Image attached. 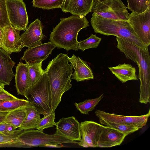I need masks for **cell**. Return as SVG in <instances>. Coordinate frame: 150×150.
Listing matches in <instances>:
<instances>
[{
  "mask_svg": "<svg viewBox=\"0 0 150 150\" xmlns=\"http://www.w3.org/2000/svg\"><path fill=\"white\" fill-rule=\"evenodd\" d=\"M67 54L60 53L50 61L45 70L49 81L52 98V108L55 111L64 93L72 87L71 82L73 68L69 64Z\"/></svg>",
  "mask_w": 150,
  "mask_h": 150,
  "instance_id": "1",
  "label": "cell"
},
{
  "mask_svg": "<svg viewBox=\"0 0 150 150\" xmlns=\"http://www.w3.org/2000/svg\"><path fill=\"white\" fill-rule=\"evenodd\" d=\"M117 48L127 59L136 63L139 69L140 82L139 101L146 104L150 100V57L149 49L144 50L137 45L116 37Z\"/></svg>",
  "mask_w": 150,
  "mask_h": 150,
  "instance_id": "2",
  "label": "cell"
},
{
  "mask_svg": "<svg viewBox=\"0 0 150 150\" xmlns=\"http://www.w3.org/2000/svg\"><path fill=\"white\" fill-rule=\"evenodd\" d=\"M89 25L85 17L72 15L61 18L59 23L53 28L49 40L59 48L77 51L79 49L78 33L81 29Z\"/></svg>",
  "mask_w": 150,
  "mask_h": 150,
  "instance_id": "3",
  "label": "cell"
},
{
  "mask_svg": "<svg viewBox=\"0 0 150 150\" xmlns=\"http://www.w3.org/2000/svg\"><path fill=\"white\" fill-rule=\"evenodd\" d=\"M91 23L94 32L105 35H113L146 50L148 49L134 32L129 21L104 18L93 13Z\"/></svg>",
  "mask_w": 150,
  "mask_h": 150,
  "instance_id": "4",
  "label": "cell"
},
{
  "mask_svg": "<svg viewBox=\"0 0 150 150\" xmlns=\"http://www.w3.org/2000/svg\"><path fill=\"white\" fill-rule=\"evenodd\" d=\"M24 96L40 114L44 115L51 112L53 110L51 91L45 70L38 82L26 90Z\"/></svg>",
  "mask_w": 150,
  "mask_h": 150,
  "instance_id": "5",
  "label": "cell"
},
{
  "mask_svg": "<svg viewBox=\"0 0 150 150\" xmlns=\"http://www.w3.org/2000/svg\"><path fill=\"white\" fill-rule=\"evenodd\" d=\"M17 144L25 147H61L59 145L66 143L77 144L56 133L48 134L36 130H23L16 137Z\"/></svg>",
  "mask_w": 150,
  "mask_h": 150,
  "instance_id": "6",
  "label": "cell"
},
{
  "mask_svg": "<svg viewBox=\"0 0 150 150\" xmlns=\"http://www.w3.org/2000/svg\"><path fill=\"white\" fill-rule=\"evenodd\" d=\"M91 12L101 17L114 20L128 21L129 13L121 0L96 1Z\"/></svg>",
  "mask_w": 150,
  "mask_h": 150,
  "instance_id": "7",
  "label": "cell"
},
{
  "mask_svg": "<svg viewBox=\"0 0 150 150\" xmlns=\"http://www.w3.org/2000/svg\"><path fill=\"white\" fill-rule=\"evenodd\" d=\"M6 5L10 24L18 30H25L28 18L25 4L23 0H6Z\"/></svg>",
  "mask_w": 150,
  "mask_h": 150,
  "instance_id": "8",
  "label": "cell"
},
{
  "mask_svg": "<svg viewBox=\"0 0 150 150\" xmlns=\"http://www.w3.org/2000/svg\"><path fill=\"white\" fill-rule=\"evenodd\" d=\"M129 21L137 36L146 46L150 44V5L144 12L129 13Z\"/></svg>",
  "mask_w": 150,
  "mask_h": 150,
  "instance_id": "9",
  "label": "cell"
},
{
  "mask_svg": "<svg viewBox=\"0 0 150 150\" xmlns=\"http://www.w3.org/2000/svg\"><path fill=\"white\" fill-rule=\"evenodd\" d=\"M95 114L99 122H107L124 124L136 127L139 129L145 126L150 115V110L146 114L139 116H125L111 114L97 110Z\"/></svg>",
  "mask_w": 150,
  "mask_h": 150,
  "instance_id": "10",
  "label": "cell"
},
{
  "mask_svg": "<svg viewBox=\"0 0 150 150\" xmlns=\"http://www.w3.org/2000/svg\"><path fill=\"white\" fill-rule=\"evenodd\" d=\"M103 125L91 121L80 123L81 139L78 144L85 147H98V143Z\"/></svg>",
  "mask_w": 150,
  "mask_h": 150,
  "instance_id": "11",
  "label": "cell"
},
{
  "mask_svg": "<svg viewBox=\"0 0 150 150\" xmlns=\"http://www.w3.org/2000/svg\"><path fill=\"white\" fill-rule=\"evenodd\" d=\"M80 123L74 116L63 117L57 122L56 133L72 141L81 139Z\"/></svg>",
  "mask_w": 150,
  "mask_h": 150,
  "instance_id": "12",
  "label": "cell"
},
{
  "mask_svg": "<svg viewBox=\"0 0 150 150\" xmlns=\"http://www.w3.org/2000/svg\"><path fill=\"white\" fill-rule=\"evenodd\" d=\"M3 29L1 48L9 54L12 53L21 51L23 47L20 31L16 30L10 24L4 27Z\"/></svg>",
  "mask_w": 150,
  "mask_h": 150,
  "instance_id": "13",
  "label": "cell"
},
{
  "mask_svg": "<svg viewBox=\"0 0 150 150\" xmlns=\"http://www.w3.org/2000/svg\"><path fill=\"white\" fill-rule=\"evenodd\" d=\"M42 29L41 22L39 19L31 23L20 35L22 47L30 48L41 44L44 36Z\"/></svg>",
  "mask_w": 150,
  "mask_h": 150,
  "instance_id": "14",
  "label": "cell"
},
{
  "mask_svg": "<svg viewBox=\"0 0 150 150\" xmlns=\"http://www.w3.org/2000/svg\"><path fill=\"white\" fill-rule=\"evenodd\" d=\"M56 47L50 41L28 48L25 51L21 59L24 60L27 63L30 62H42L48 57Z\"/></svg>",
  "mask_w": 150,
  "mask_h": 150,
  "instance_id": "15",
  "label": "cell"
},
{
  "mask_svg": "<svg viewBox=\"0 0 150 150\" xmlns=\"http://www.w3.org/2000/svg\"><path fill=\"white\" fill-rule=\"evenodd\" d=\"M127 135L112 128L103 126L98 147L108 148L120 145Z\"/></svg>",
  "mask_w": 150,
  "mask_h": 150,
  "instance_id": "16",
  "label": "cell"
},
{
  "mask_svg": "<svg viewBox=\"0 0 150 150\" xmlns=\"http://www.w3.org/2000/svg\"><path fill=\"white\" fill-rule=\"evenodd\" d=\"M67 58L70 65L74 70L72 75V79L77 82L94 79L92 71L86 62L74 54L71 57L68 56Z\"/></svg>",
  "mask_w": 150,
  "mask_h": 150,
  "instance_id": "17",
  "label": "cell"
},
{
  "mask_svg": "<svg viewBox=\"0 0 150 150\" xmlns=\"http://www.w3.org/2000/svg\"><path fill=\"white\" fill-rule=\"evenodd\" d=\"M15 64L9 54L0 48V83L10 85L14 76L12 69Z\"/></svg>",
  "mask_w": 150,
  "mask_h": 150,
  "instance_id": "18",
  "label": "cell"
},
{
  "mask_svg": "<svg viewBox=\"0 0 150 150\" xmlns=\"http://www.w3.org/2000/svg\"><path fill=\"white\" fill-rule=\"evenodd\" d=\"M28 64L20 62L16 67L14 75L15 86L18 95L24 96L26 90L30 86L28 75Z\"/></svg>",
  "mask_w": 150,
  "mask_h": 150,
  "instance_id": "19",
  "label": "cell"
},
{
  "mask_svg": "<svg viewBox=\"0 0 150 150\" xmlns=\"http://www.w3.org/2000/svg\"><path fill=\"white\" fill-rule=\"evenodd\" d=\"M95 0H70L66 12L81 17H85L91 12Z\"/></svg>",
  "mask_w": 150,
  "mask_h": 150,
  "instance_id": "20",
  "label": "cell"
},
{
  "mask_svg": "<svg viewBox=\"0 0 150 150\" xmlns=\"http://www.w3.org/2000/svg\"><path fill=\"white\" fill-rule=\"evenodd\" d=\"M108 68L122 83L129 80L138 79L135 68L131 64L124 63L114 67H109Z\"/></svg>",
  "mask_w": 150,
  "mask_h": 150,
  "instance_id": "21",
  "label": "cell"
},
{
  "mask_svg": "<svg viewBox=\"0 0 150 150\" xmlns=\"http://www.w3.org/2000/svg\"><path fill=\"white\" fill-rule=\"evenodd\" d=\"M25 108L26 115L19 129L27 130L35 128L41 118L40 114L29 102Z\"/></svg>",
  "mask_w": 150,
  "mask_h": 150,
  "instance_id": "22",
  "label": "cell"
},
{
  "mask_svg": "<svg viewBox=\"0 0 150 150\" xmlns=\"http://www.w3.org/2000/svg\"><path fill=\"white\" fill-rule=\"evenodd\" d=\"M25 107H21L8 112L3 123L10 124L16 129L19 128L25 117Z\"/></svg>",
  "mask_w": 150,
  "mask_h": 150,
  "instance_id": "23",
  "label": "cell"
},
{
  "mask_svg": "<svg viewBox=\"0 0 150 150\" xmlns=\"http://www.w3.org/2000/svg\"><path fill=\"white\" fill-rule=\"evenodd\" d=\"M42 62H30L27 63L28 65V75L30 86L38 82L44 72V70L42 67Z\"/></svg>",
  "mask_w": 150,
  "mask_h": 150,
  "instance_id": "24",
  "label": "cell"
},
{
  "mask_svg": "<svg viewBox=\"0 0 150 150\" xmlns=\"http://www.w3.org/2000/svg\"><path fill=\"white\" fill-rule=\"evenodd\" d=\"M29 103L27 100L17 98L0 100V112H9L18 108L25 106Z\"/></svg>",
  "mask_w": 150,
  "mask_h": 150,
  "instance_id": "25",
  "label": "cell"
},
{
  "mask_svg": "<svg viewBox=\"0 0 150 150\" xmlns=\"http://www.w3.org/2000/svg\"><path fill=\"white\" fill-rule=\"evenodd\" d=\"M103 97V94L98 98L86 100L78 103H75L74 105L81 113L89 114V112L92 111Z\"/></svg>",
  "mask_w": 150,
  "mask_h": 150,
  "instance_id": "26",
  "label": "cell"
},
{
  "mask_svg": "<svg viewBox=\"0 0 150 150\" xmlns=\"http://www.w3.org/2000/svg\"><path fill=\"white\" fill-rule=\"evenodd\" d=\"M64 0H33V6L43 9L61 8Z\"/></svg>",
  "mask_w": 150,
  "mask_h": 150,
  "instance_id": "27",
  "label": "cell"
},
{
  "mask_svg": "<svg viewBox=\"0 0 150 150\" xmlns=\"http://www.w3.org/2000/svg\"><path fill=\"white\" fill-rule=\"evenodd\" d=\"M127 8L132 12L141 13L150 5V0H127Z\"/></svg>",
  "mask_w": 150,
  "mask_h": 150,
  "instance_id": "28",
  "label": "cell"
},
{
  "mask_svg": "<svg viewBox=\"0 0 150 150\" xmlns=\"http://www.w3.org/2000/svg\"><path fill=\"white\" fill-rule=\"evenodd\" d=\"M100 123V124L115 129L127 136L139 129L136 127L122 123L107 122H102Z\"/></svg>",
  "mask_w": 150,
  "mask_h": 150,
  "instance_id": "29",
  "label": "cell"
},
{
  "mask_svg": "<svg viewBox=\"0 0 150 150\" xmlns=\"http://www.w3.org/2000/svg\"><path fill=\"white\" fill-rule=\"evenodd\" d=\"M55 111L52 110L49 114L44 115L40 118L35 128L43 132L44 129L52 127L55 125Z\"/></svg>",
  "mask_w": 150,
  "mask_h": 150,
  "instance_id": "30",
  "label": "cell"
},
{
  "mask_svg": "<svg viewBox=\"0 0 150 150\" xmlns=\"http://www.w3.org/2000/svg\"><path fill=\"white\" fill-rule=\"evenodd\" d=\"M101 40V38L97 37L96 35L91 34L88 38L79 42V48L84 51L87 49L96 48Z\"/></svg>",
  "mask_w": 150,
  "mask_h": 150,
  "instance_id": "31",
  "label": "cell"
},
{
  "mask_svg": "<svg viewBox=\"0 0 150 150\" xmlns=\"http://www.w3.org/2000/svg\"><path fill=\"white\" fill-rule=\"evenodd\" d=\"M23 130L20 129L15 130L9 133H0V143L10 145L17 144L16 137Z\"/></svg>",
  "mask_w": 150,
  "mask_h": 150,
  "instance_id": "32",
  "label": "cell"
},
{
  "mask_svg": "<svg viewBox=\"0 0 150 150\" xmlns=\"http://www.w3.org/2000/svg\"><path fill=\"white\" fill-rule=\"evenodd\" d=\"M6 0H0V26L2 28L10 24L7 13Z\"/></svg>",
  "mask_w": 150,
  "mask_h": 150,
  "instance_id": "33",
  "label": "cell"
},
{
  "mask_svg": "<svg viewBox=\"0 0 150 150\" xmlns=\"http://www.w3.org/2000/svg\"><path fill=\"white\" fill-rule=\"evenodd\" d=\"M16 129L12 125L7 123L0 124V133H9L14 131Z\"/></svg>",
  "mask_w": 150,
  "mask_h": 150,
  "instance_id": "34",
  "label": "cell"
},
{
  "mask_svg": "<svg viewBox=\"0 0 150 150\" xmlns=\"http://www.w3.org/2000/svg\"><path fill=\"white\" fill-rule=\"evenodd\" d=\"M17 98L8 93L4 89L0 90V100L4 99H12Z\"/></svg>",
  "mask_w": 150,
  "mask_h": 150,
  "instance_id": "35",
  "label": "cell"
},
{
  "mask_svg": "<svg viewBox=\"0 0 150 150\" xmlns=\"http://www.w3.org/2000/svg\"><path fill=\"white\" fill-rule=\"evenodd\" d=\"M70 0H64V1L61 7L63 12H66V11Z\"/></svg>",
  "mask_w": 150,
  "mask_h": 150,
  "instance_id": "36",
  "label": "cell"
},
{
  "mask_svg": "<svg viewBox=\"0 0 150 150\" xmlns=\"http://www.w3.org/2000/svg\"><path fill=\"white\" fill-rule=\"evenodd\" d=\"M8 112H0V124L3 123L5 120L6 116Z\"/></svg>",
  "mask_w": 150,
  "mask_h": 150,
  "instance_id": "37",
  "label": "cell"
},
{
  "mask_svg": "<svg viewBox=\"0 0 150 150\" xmlns=\"http://www.w3.org/2000/svg\"><path fill=\"white\" fill-rule=\"evenodd\" d=\"M3 32V28L0 26V48H1V44L2 37Z\"/></svg>",
  "mask_w": 150,
  "mask_h": 150,
  "instance_id": "38",
  "label": "cell"
},
{
  "mask_svg": "<svg viewBox=\"0 0 150 150\" xmlns=\"http://www.w3.org/2000/svg\"><path fill=\"white\" fill-rule=\"evenodd\" d=\"M5 85L4 84L0 83V90L4 89Z\"/></svg>",
  "mask_w": 150,
  "mask_h": 150,
  "instance_id": "39",
  "label": "cell"
},
{
  "mask_svg": "<svg viewBox=\"0 0 150 150\" xmlns=\"http://www.w3.org/2000/svg\"><path fill=\"white\" fill-rule=\"evenodd\" d=\"M9 145H10L7 144L0 143V147L7 146Z\"/></svg>",
  "mask_w": 150,
  "mask_h": 150,
  "instance_id": "40",
  "label": "cell"
},
{
  "mask_svg": "<svg viewBox=\"0 0 150 150\" xmlns=\"http://www.w3.org/2000/svg\"><path fill=\"white\" fill-rule=\"evenodd\" d=\"M100 0H95V1H100Z\"/></svg>",
  "mask_w": 150,
  "mask_h": 150,
  "instance_id": "41",
  "label": "cell"
}]
</instances>
